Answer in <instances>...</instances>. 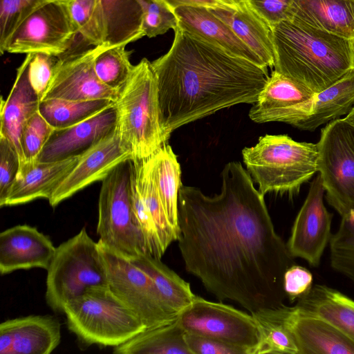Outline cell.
<instances>
[{"label":"cell","mask_w":354,"mask_h":354,"mask_svg":"<svg viewBox=\"0 0 354 354\" xmlns=\"http://www.w3.org/2000/svg\"><path fill=\"white\" fill-rule=\"evenodd\" d=\"M221 180L213 196L183 184L179 189L177 241L185 269L217 298L251 313L281 306L283 276L295 258L243 165L226 164Z\"/></svg>","instance_id":"1"},{"label":"cell","mask_w":354,"mask_h":354,"mask_svg":"<svg viewBox=\"0 0 354 354\" xmlns=\"http://www.w3.org/2000/svg\"><path fill=\"white\" fill-rule=\"evenodd\" d=\"M169 50L151 62L165 140L178 128L239 104H254L268 68L234 55L183 29Z\"/></svg>","instance_id":"2"},{"label":"cell","mask_w":354,"mask_h":354,"mask_svg":"<svg viewBox=\"0 0 354 354\" xmlns=\"http://www.w3.org/2000/svg\"><path fill=\"white\" fill-rule=\"evenodd\" d=\"M274 71L314 93L339 80L354 68L352 39L292 21L271 26Z\"/></svg>","instance_id":"3"},{"label":"cell","mask_w":354,"mask_h":354,"mask_svg":"<svg viewBox=\"0 0 354 354\" xmlns=\"http://www.w3.org/2000/svg\"><path fill=\"white\" fill-rule=\"evenodd\" d=\"M114 105L121 142L133 160L147 158L166 144L160 122L157 79L147 58L134 65Z\"/></svg>","instance_id":"4"},{"label":"cell","mask_w":354,"mask_h":354,"mask_svg":"<svg viewBox=\"0 0 354 354\" xmlns=\"http://www.w3.org/2000/svg\"><path fill=\"white\" fill-rule=\"evenodd\" d=\"M243 160L259 191L297 193L318 172L317 144L297 142L287 135L266 134L242 151Z\"/></svg>","instance_id":"5"},{"label":"cell","mask_w":354,"mask_h":354,"mask_svg":"<svg viewBox=\"0 0 354 354\" xmlns=\"http://www.w3.org/2000/svg\"><path fill=\"white\" fill-rule=\"evenodd\" d=\"M63 313L68 329L86 345L114 348L146 329L108 284L92 287L70 300Z\"/></svg>","instance_id":"6"},{"label":"cell","mask_w":354,"mask_h":354,"mask_svg":"<svg viewBox=\"0 0 354 354\" xmlns=\"http://www.w3.org/2000/svg\"><path fill=\"white\" fill-rule=\"evenodd\" d=\"M45 299L54 312L88 289L108 284L98 243L85 227L56 247L48 268Z\"/></svg>","instance_id":"7"},{"label":"cell","mask_w":354,"mask_h":354,"mask_svg":"<svg viewBox=\"0 0 354 354\" xmlns=\"http://www.w3.org/2000/svg\"><path fill=\"white\" fill-rule=\"evenodd\" d=\"M132 171L133 161L130 159L116 166L102 180L97 223L99 240L129 257L147 254L131 207Z\"/></svg>","instance_id":"8"},{"label":"cell","mask_w":354,"mask_h":354,"mask_svg":"<svg viewBox=\"0 0 354 354\" xmlns=\"http://www.w3.org/2000/svg\"><path fill=\"white\" fill-rule=\"evenodd\" d=\"M114 294L142 321L146 328L165 325L178 316L163 302L151 276L123 254L97 241Z\"/></svg>","instance_id":"9"},{"label":"cell","mask_w":354,"mask_h":354,"mask_svg":"<svg viewBox=\"0 0 354 354\" xmlns=\"http://www.w3.org/2000/svg\"><path fill=\"white\" fill-rule=\"evenodd\" d=\"M317 146L327 201L344 216L354 211V128L344 119L333 120L322 129Z\"/></svg>","instance_id":"10"},{"label":"cell","mask_w":354,"mask_h":354,"mask_svg":"<svg viewBox=\"0 0 354 354\" xmlns=\"http://www.w3.org/2000/svg\"><path fill=\"white\" fill-rule=\"evenodd\" d=\"M177 321L185 333L208 337L254 354L260 340L253 315L196 295Z\"/></svg>","instance_id":"11"},{"label":"cell","mask_w":354,"mask_h":354,"mask_svg":"<svg viewBox=\"0 0 354 354\" xmlns=\"http://www.w3.org/2000/svg\"><path fill=\"white\" fill-rule=\"evenodd\" d=\"M67 1L47 3L29 15L11 33L0 49L1 54L7 52L44 53L62 57L66 55L78 35Z\"/></svg>","instance_id":"12"},{"label":"cell","mask_w":354,"mask_h":354,"mask_svg":"<svg viewBox=\"0 0 354 354\" xmlns=\"http://www.w3.org/2000/svg\"><path fill=\"white\" fill-rule=\"evenodd\" d=\"M325 189L320 175L310 183L307 197L298 212L286 243L293 258H301L317 267L330 243L333 215L324 204Z\"/></svg>","instance_id":"13"},{"label":"cell","mask_w":354,"mask_h":354,"mask_svg":"<svg viewBox=\"0 0 354 354\" xmlns=\"http://www.w3.org/2000/svg\"><path fill=\"white\" fill-rule=\"evenodd\" d=\"M104 47L97 46L62 56L42 100L50 98L70 101L106 99L115 102L120 91L101 82L93 68L95 57Z\"/></svg>","instance_id":"14"},{"label":"cell","mask_w":354,"mask_h":354,"mask_svg":"<svg viewBox=\"0 0 354 354\" xmlns=\"http://www.w3.org/2000/svg\"><path fill=\"white\" fill-rule=\"evenodd\" d=\"M132 160L122 145L118 129L80 156L79 160L48 200L55 207L91 184L102 180L120 163Z\"/></svg>","instance_id":"15"},{"label":"cell","mask_w":354,"mask_h":354,"mask_svg":"<svg viewBox=\"0 0 354 354\" xmlns=\"http://www.w3.org/2000/svg\"><path fill=\"white\" fill-rule=\"evenodd\" d=\"M354 105V68L308 101L278 114L273 122H282L305 131L347 114Z\"/></svg>","instance_id":"16"},{"label":"cell","mask_w":354,"mask_h":354,"mask_svg":"<svg viewBox=\"0 0 354 354\" xmlns=\"http://www.w3.org/2000/svg\"><path fill=\"white\" fill-rule=\"evenodd\" d=\"M117 124L118 114L113 104L80 123L55 129L38 162H55L80 156L112 133Z\"/></svg>","instance_id":"17"},{"label":"cell","mask_w":354,"mask_h":354,"mask_svg":"<svg viewBox=\"0 0 354 354\" xmlns=\"http://www.w3.org/2000/svg\"><path fill=\"white\" fill-rule=\"evenodd\" d=\"M61 324L51 315H28L0 324V354H50L60 344Z\"/></svg>","instance_id":"18"},{"label":"cell","mask_w":354,"mask_h":354,"mask_svg":"<svg viewBox=\"0 0 354 354\" xmlns=\"http://www.w3.org/2000/svg\"><path fill=\"white\" fill-rule=\"evenodd\" d=\"M56 251L50 239L29 225H17L0 234V273L39 268L47 270Z\"/></svg>","instance_id":"19"},{"label":"cell","mask_w":354,"mask_h":354,"mask_svg":"<svg viewBox=\"0 0 354 354\" xmlns=\"http://www.w3.org/2000/svg\"><path fill=\"white\" fill-rule=\"evenodd\" d=\"M299 354H354V341L330 323L286 307Z\"/></svg>","instance_id":"20"},{"label":"cell","mask_w":354,"mask_h":354,"mask_svg":"<svg viewBox=\"0 0 354 354\" xmlns=\"http://www.w3.org/2000/svg\"><path fill=\"white\" fill-rule=\"evenodd\" d=\"M150 0H97L103 46L126 45L144 37L142 20Z\"/></svg>","instance_id":"21"},{"label":"cell","mask_w":354,"mask_h":354,"mask_svg":"<svg viewBox=\"0 0 354 354\" xmlns=\"http://www.w3.org/2000/svg\"><path fill=\"white\" fill-rule=\"evenodd\" d=\"M79 158L77 156L55 162L37 161L20 167L3 206L25 204L37 198L48 200Z\"/></svg>","instance_id":"22"},{"label":"cell","mask_w":354,"mask_h":354,"mask_svg":"<svg viewBox=\"0 0 354 354\" xmlns=\"http://www.w3.org/2000/svg\"><path fill=\"white\" fill-rule=\"evenodd\" d=\"M173 12L178 19V26L182 29L234 55L266 67L260 58L209 8L180 7Z\"/></svg>","instance_id":"23"},{"label":"cell","mask_w":354,"mask_h":354,"mask_svg":"<svg viewBox=\"0 0 354 354\" xmlns=\"http://www.w3.org/2000/svg\"><path fill=\"white\" fill-rule=\"evenodd\" d=\"M289 21L354 38V0H292Z\"/></svg>","instance_id":"24"},{"label":"cell","mask_w":354,"mask_h":354,"mask_svg":"<svg viewBox=\"0 0 354 354\" xmlns=\"http://www.w3.org/2000/svg\"><path fill=\"white\" fill-rule=\"evenodd\" d=\"M40 100L31 87L24 61L17 68L13 86L6 100L1 97L0 136L7 138L15 147L23 163L20 145L22 129L26 122L39 111Z\"/></svg>","instance_id":"25"},{"label":"cell","mask_w":354,"mask_h":354,"mask_svg":"<svg viewBox=\"0 0 354 354\" xmlns=\"http://www.w3.org/2000/svg\"><path fill=\"white\" fill-rule=\"evenodd\" d=\"M209 9L260 58L266 67H274V48L271 26L255 12L247 1H241L236 8Z\"/></svg>","instance_id":"26"},{"label":"cell","mask_w":354,"mask_h":354,"mask_svg":"<svg viewBox=\"0 0 354 354\" xmlns=\"http://www.w3.org/2000/svg\"><path fill=\"white\" fill-rule=\"evenodd\" d=\"M299 313L321 318L354 341V300L324 285H315L294 306Z\"/></svg>","instance_id":"27"},{"label":"cell","mask_w":354,"mask_h":354,"mask_svg":"<svg viewBox=\"0 0 354 354\" xmlns=\"http://www.w3.org/2000/svg\"><path fill=\"white\" fill-rule=\"evenodd\" d=\"M314 93L291 78L273 71L249 111L257 123L273 122L281 112L310 100Z\"/></svg>","instance_id":"28"},{"label":"cell","mask_w":354,"mask_h":354,"mask_svg":"<svg viewBox=\"0 0 354 354\" xmlns=\"http://www.w3.org/2000/svg\"><path fill=\"white\" fill-rule=\"evenodd\" d=\"M151 173L167 220L178 237V202L180 167L170 145L165 144L149 157Z\"/></svg>","instance_id":"29"},{"label":"cell","mask_w":354,"mask_h":354,"mask_svg":"<svg viewBox=\"0 0 354 354\" xmlns=\"http://www.w3.org/2000/svg\"><path fill=\"white\" fill-rule=\"evenodd\" d=\"M129 258L151 276L163 302L171 313L178 316L192 303L196 295L192 292L189 283L160 259L147 253Z\"/></svg>","instance_id":"30"},{"label":"cell","mask_w":354,"mask_h":354,"mask_svg":"<svg viewBox=\"0 0 354 354\" xmlns=\"http://www.w3.org/2000/svg\"><path fill=\"white\" fill-rule=\"evenodd\" d=\"M185 333L176 319L165 325L146 328L114 347L113 352L115 354H191Z\"/></svg>","instance_id":"31"},{"label":"cell","mask_w":354,"mask_h":354,"mask_svg":"<svg viewBox=\"0 0 354 354\" xmlns=\"http://www.w3.org/2000/svg\"><path fill=\"white\" fill-rule=\"evenodd\" d=\"M286 307L251 313L259 330L260 340L254 354H299L293 334L287 323Z\"/></svg>","instance_id":"32"},{"label":"cell","mask_w":354,"mask_h":354,"mask_svg":"<svg viewBox=\"0 0 354 354\" xmlns=\"http://www.w3.org/2000/svg\"><path fill=\"white\" fill-rule=\"evenodd\" d=\"M133 162L138 188L151 216L160 248L165 253L169 245L178 240V235L166 216L152 178L149 158L133 160Z\"/></svg>","instance_id":"33"},{"label":"cell","mask_w":354,"mask_h":354,"mask_svg":"<svg viewBox=\"0 0 354 354\" xmlns=\"http://www.w3.org/2000/svg\"><path fill=\"white\" fill-rule=\"evenodd\" d=\"M113 104L106 99L70 101L50 98L40 102L39 112L55 129H61L80 123Z\"/></svg>","instance_id":"34"},{"label":"cell","mask_w":354,"mask_h":354,"mask_svg":"<svg viewBox=\"0 0 354 354\" xmlns=\"http://www.w3.org/2000/svg\"><path fill=\"white\" fill-rule=\"evenodd\" d=\"M131 53L126 50V45L104 47L93 61V68L100 82L120 91L130 78L134 68L129 59Z\"/></svg>","instance_id":"35"},{"label":"cell","mask_w":354,"mask_h":354,"mask_svg":"<svg viewBox=\"0 0 354 354\" xmlns=\"http://www.w3.org/2000/svg\"><path fill=\"white\" fill-rule=\"evenodd\" d=\"M329 243L331 267L354 283V211L342 216Z\"/></svg>","instance_id":"36"},{"label":"cell","mask_w":354,"mask_h":354,"mask_svg":"<svg viewBox=\"0 0 354 354\" xmlns=\"http://www.w3.org/2000/svg\"><path fill=\"white\" fill-rule=\"evenodd\" d=\"M55 129L44 119L39 111L36 112L25 124L20 138L23 163L32 165L38 158Z\"/></svg>","instance_id":"37"},{"label":"cell","mask_w":354,"mask_h":354,"mask_svg":"<svg viewBox=\"0 0 354 354\" xmlns=\"http://www.w3.org/2000/svg\"><path fill=\"white\" fill-rule=\"evenodd\" d=\"M97 0H68L67 6L78 35L88 44L102 46L97 16Z\"/></svg>","instance_id":"38"},{"label":"cell","mask_w":354,"mask_h":354,"mask_svg":"<svg viewBox=\"0 0 354 354\" xmlns=\"http://www.w3.org/2000/svg\"><path fill=\"white\" fill-rule=\"evenodd\" d=\"M26 55L24 61L26 64L28 80L41 102L54 78L62 57L44 53Z\"/></svg>","instance_id":"39"},{"label":"cell","mask_w":354,"mask_h":354,"mask_svg":"<svg viewBox=\"0 0 354 354\" xmlns=\"http://www.w3.org/2000/svg\"><path fill=\"white\" fill-rule=\"evenodd\" d=\"M68 0H0V49L17 26L43 5Z\"/></svg>","instance_id":"40"},{"label":"cell","mask_w":354,"mask_h":354,"mask_svg":"<svg viewBox=\"0 0 354 354\" xmlns=\"http://www.w3.org/2000/svg\"><path fill=\"white\" fill-rule=\"evenodd\" d=\"M178 26V19L172 10L162 3L150 0L142 20L144 36L154 37Z\"/></svg>","instance_id":"41"},{"label":"cell","mask_w":354,"mask_h":354,"mask_svg":"<svg viewBox=\"0 0 354 354\" xmlns=\"http://www.w3.org/2000/svg\"><path fill=\"white\" fill-rule=\"evenodd\" d=\"M20 158L12 144L0 136V206L3 207L20 169Z\"/></svg>","instance_id":"42"},{"label":"cell","mask_w":354,"mask_h":354,"mask_svg":"<svg viewBox=\"0 0 354 354\" xmlns=\"http://www.w3.org/2000/svg\"><path fill=\"white\" fill-rule=\"evenodd\" d=\"M250 7L270 26L290 20L292 0H248Z\"/></svg>","instance_id":"43"},{"label":"cell","mask_w":354,"mask_h":354,"mask_svg":"<svg viewBox=\"0 0 354 354\" xmlns=\"http://www.w3.org/2000/svg\"><path fill=\"white\" fill-rule=\"evenodd\" d=\"M312 283V274L306 268L295 264L288 268L283 276V289L291 301L308 292Z\"/></svg>","instance_id":"44"},{"label":"cell","mask_w":354,"mask_h":354,"mask_svg":"<svg viewBox=\"0 0 354 354\" xmlns=\"http://www.w3.org/2000/svg\"><path fill=\"white\" fill-rule=\"evenodd\" d=\"M185 339L191 354H245L240 348L197 334L185 333Z\"/></svg>","instance_id":"45"},{"label":"cell","mask_w":354,"mask_h":354,"mask_svg":"<svg viewBox=\"0 0 354 354\" xmlns=\"http://www.w3.org/2000/svg\"><path fill=\"white\" fill-rule=\"evenodd\" d=\"M174 11L180 7H200L206 8H234L225 0H156Z\"/></svg>","instance_id":"46"},{"label":"cell","mask_w":354,"mask_h":354,"mask_svg":"<svg viewBox=\"0 0 354 354\" xmlns=\"http://www.w3.org/2000/svg\"><path fill=\"white\" fill-rule=\"evenodd\" d=\"M343 119L354 128V105Z\"/></svg>","instance_id":"47"},{"label":"cell","mask_w":354,"mask_h":354,"mask_svg":"<svg viewBox=\"0 0 354 354\" xmlns=\"http://www.w3.org/2000/svg\"><path fill=\"white\" fill-rule=\"evenodd\" d=\"M226 2L232 8H236L238 6V4L240 3L243 0H225Z\"/></svg>","instance_id":"48"},{"label":"cell","mask_w":354,"mask_h":354,"mask_svg":"<svg viewBox=\"0 0 354 354\" xmlns=\"http://www.w3.org/2000/svg\"><path fill=\"white\" fill-rule=\"evenodd\" d=\"M352 48H353V57H354V38L352 39Z\"/></svg>","instance_id":"49"},{"label":"cell","mask_w":354,"mask_h":354,"mask_svg":"<svg viewBox=\"0 0 354 354\" xmlns=\"http://www.w3.org/2000/svg\"><path fill=\"white\" fill-rule=\"evenodd\" d=\"M243 1H248V0H243Z\"/></svg>","instance_id":"50"}]
</instances>
